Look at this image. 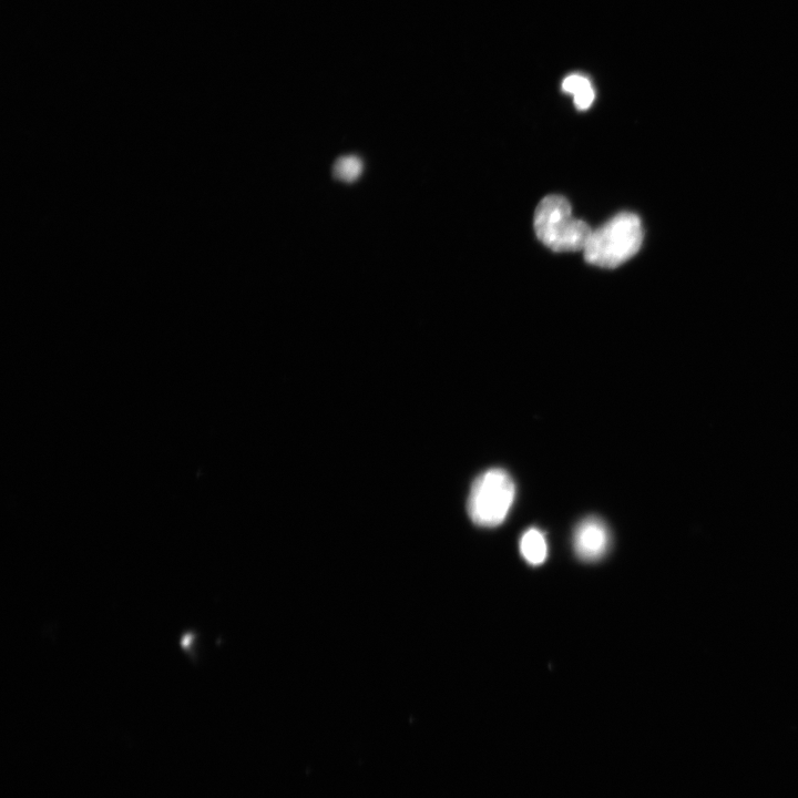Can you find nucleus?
I'll list each match as a JSON object with an SVG mask.
<instances>
[{
	"instance_id": "f257e3e1",
	"label": "nucleus",
	"mask_w": 798,
	"mask_h": 798,
	"mask_svg": "<svg viewBox=\"0 0 798 798\" xmlns=\"http://www.w3.org/2000/svg\"><path fill=\"white\" fill-rule=\"evenodd\" d=\"M643 227L637 215L622 212L592 231L584 247L587 263L614 268L628 260L641 248Z\"/></svg>"
},
{
	"instance_id": "f03ea898",
	"label": "nucleus",
	"mask_w": 798,
	"mask_h": 798,
	"mask_svg": "<svg viewBox=\"0 0 798 798\" xmlns=\"http://www.w3.org/2000/svg\"><path fill=\"white\" fill-rule=\"evenodd\" d=\"M536 237L554 252H574L584 249L592 229L572 216L567 200L561 195H548L534 212Z\"/></svg>"
},
{
	"instance_id": "7ed1b4c3",
	"label": "nucleus",
	"mask_w": 798,
	"mask_h": 798,
	"mask_svg": "<svg viewBox=\"0 0 798 798\" xmlns=\"http://www.w3.org/2000/svg\"><path fill=\"white\" fill-rule=\"evenodd\" d=\"M515 497V485L503 469H489L472 483L468 513L480 526H497L507 518Z\"/></svg>"
},
{
	"instance_id": "20e7f679",
	"label": "nucleus",
	"mask_w": 798,
	"mask_h": 798,
	"mask_svg": "<svg viewBox=\"0 0 798 798\" xmlns=\"http://www.w3.org/2000/svg\"><path fill=\"white\" fill-rule=\"evenodd\" d=\"M573 541L580 559L596 561L608 550L611 536L606 524L600 518L589 516L577 524Z\"/></svg>"
},
{
	"instance_id": "39448f33",
	"label": "nucleus",
	"mask_w": 798,
	"mask_h": 798,
	"mask_svg": "<svg viewBox=\"0 0 798 798\" xmlns=\"http://www.w3.org/2000/svg\"><path fill=\"white\" fill-rule=\"evenodd\" d=\"M520 551L525 561L538 565L546 557V543L543 534L538 529H529L520 541Z\"/></svg>"
},
{
	"instance_id": "423d86ee",
	"label": "nucleus",
	"mask_w": 798,
	"mask_h": 798,
	"mask_svg": "<svg viewBox=\"0 0 798 798\" xmlns=\"http://www.w3.org/2000/svg\"><path fill=\"white\" fill-rule=\"evenodd\" d=\"M563 91L573 94L574 104L579 110H586L594 100V91L590 81L580 74L566 76L562 83Z\"/></svg>"
},
{
	"instance_id": "0eeeda50",
	"label": "nucleus",
	"mask_w": 798,
	"mask_h": 798,
	"mask_svg": "<svg viewBox=\"0 0 798 798\" xmlns=\"http://www.w3.org/2000/svg\"><path fill=\"white\" fill-rule=\"evenodd\" d=\"M362 170V163L355 155L338 157L332 166V176L345 182L355 181Z\"/></svg>"
}]
</instances>
